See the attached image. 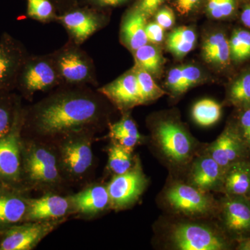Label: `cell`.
<instances>
[{
    "label": "cell",
    "mask_w": 250,
    "mask_h": 250,
    "mask_svg": "<svg viewBox=\"0 0 250 250\" xmlns=\"http://www.w3.org/2000/svg\"><path fill=\"white\" fill-rule=\"evenodd\" d=\"M108 167L116 174H124L132 168V158L129 149L119 143L113 145L108 151Z\"/></svg>",
    "instance_id": "d6a6232c"
},
{
    "label": "cell",
    "mask_w": 250,
    "mask_h": 250,
    "mask_svg": "<svg viewBox=\"0 0 250 250\" xmlns=\"http://www.w3.org/2000/svg\"><path fill=\"white\" fill-rule=\"evenodd\" d=\"M171 241L174 248L182 250H231L236 244L223 229L217 231L196 223H182L174 227Z\"/></svg>",
    "instance_id": "277c9868"
},
{
    "label": "cell",
    "mask_w": 250,
    "mask_h": 250,
    "mask_svg": "<svg viewBox=\"0 0 250 250\" xmlns=\"http://www.w3.org/2000/svg\"><path fill=\"white\" fill-rule=\"evenodd\" d=\"M135 65L155 75L160 71L162 65V56L159 49L152 45H146L139 47L134 52Z\"/></svg>",
    "instance_id": "f1b7e54d"
},
{
    "label": "cell",
    "mask_w": 250,
    "mask_h": 250,
    "mask_svg": "<svg viewBox=\"0 0 250 250\" xmlns=\"http://www.w3.org/2000/svg\"><path fill=\"white\" fill-rule=\"evenodd\" d=\"M225 171L208 154L197 158L190 172V185L208 192H222Z\"/></svg>",
    "instance_id": "9a60e30c"
},
{
    "label": "cell",
    "mask_w": 250,
    "mask_h": 250,
    "mask_svg": "<svg viewBox=\"0 0 250 250\" xmlns=\"http://www.w3.org/2000/svg\"><path fill=\"white\" fill-rule=\"evenodd\" d=\"M26 168L29 177L36 182L51 183L59 177L57 158L48 149L34 147L26 157Z\"/></svg>",
    "instance_id": "e0dca14e"
},
{
    "label": "cell",
    "mask_w": 250,
    "mask_h": 250,
    "mask_svg": "<svg viewBox=\"0 0 250 250\" xmlns=\"http://www.w3.org/2000/svg\"><path fill=\"white\" fill-rule=\"evenodd\" d=\"M62 85L50 53L30 55L18 75L16 89L23 97L32 98L36 92L49 91Z\"/></svg>",
    "instance_id": "3957f363"
},
{
    "label": "cell",
    "mask_w": 250,
    "mask_h": 250,
    "mask_svg": "<svg viewBox=\"0 0 250 250\" xmlns=\"http://www.w3.org/2000/svg\"><path fill=\"white\" fill-rule=\"evenodd\" d=\"M154 139L161 152L172 164H186L193 155L194 140L177 122L172 120L160 122L154 130Z\"/></svg>",
    "instance_id": "8992f818"
},
{
    "label": "cell",
    "mask_w": 250,
    "mask_h": 250,
    "mask_svg": "<svg viewBox=\"0 0 250 250\" xmlns=\"http://www.w3.org/2000/svg\"><path fill=\"white\" fill-rule=\"evenodd\" d=\"M241 19L246 27L250 28V4L245 6L241 13Z\"/></svg>",
    "instance_id": "7bdbcfd3"
},
{
    "label": "cell",
    "mask_w": 250,
    "mask_h": 250,
    "mask_svg": "<svg viewBox=\"0 0 250 250\" xmlns=\"http://www.w3.org/2000/svg\"><path fill=\"white\" fill-rule=\"evenodd\" d=\"M69 202L59 195H47L31 200L27 209V215L31 220H46L60 218L67 213Z\"/></svg>",
    "instance_id": "ffe728a7"
},
{
    "label": "cell",
    "mask_w": 250,
    "mask_h": 250,
    "mask_svg": "<svg viewBox=\"0 0 250 250\" xmlns=\"http://www.w3.org/2000/svg\"><path fill=\"white\" fill-rule=\"evenodd\" d=\"M21 97L14 92H0V139L9 134L21 111Z\"/></svg>",
    "instance_id": "cb8c5ba5"
},
{
    "label": "cell",
    "mask_w": 250,
    "mask_h": 250,
    "mask_svg": "<svg viewBox=\"0 0 250 250\" xmlns=\"http://www.w3.org/2000/svg\"><path fill=\"white\" fill-rule=\"evenodd\" d=\"M22 108L18 113L11 131L0 139V177L17 181L21 175L20 133L22 129Z\"/></svg>",
    "instance_id": "7c38bea8"
},
{
    "label": "cell",
    "mask_w": 250,
    "mask_h": 250,
    "mask_svg": "<svg viewBox=\"0 0 250 250\" xmlns=\"http://www.w3.org/2000/svg\"></svg>",
    "instance_id": "f6af8a7d"
},
{
    "label": "cell",
    "mask_w": 250,
    "mask_h": 250,
    "mask_svg": "<svg viewBox=\"0 0 250 250\" xmlns=\"http://www.w3.org/2000/svg\"><path fill=\"white\" fill-rule=\"evenodd\" d=\"M221 114L222 107L220 104L210 99H203L197 102L192 110L194 121L203 126L214 125L220 120Z\"/></svg>",
    "instance_id": "83f0119b"
},
{
    "label": "cell",
    "mask_w": 250,
    "mask_h": 250,
    "mask_svg": "<svg viewBox=\"0 0 250 250\" xmlns=\"http://www.w3.org/2000/svg\"><path fill=\"white\" fill-rule=\"evenodd\" d=\"M108 10L80 5L59 14L57 22L65 28L69 40L82 45L108 22Z\"/></svg>",
    "instance_id": "5b68a950"
},
{
    "label": "cell",
    "mask_w": 250,
    "mask_h": 250,
    "mask_svg": "<svg viewBox=\"0 0 250 250\" xmlns=\"http://www.w3.org/2000/svg\"><path fill=\"white\" fill-rule=\"evenodd\" d=\"M27 16L43 24L57 22L59 14L51 0H26Z\"/></svg>",
    "instance_id": "4dcf8cb0"
},
{
    "label": "cell",
    "mask_w": 250,
    "mask_h": 250,
    "mask_svg": "<svg viewBox=\"0 0 250 250\" xmlns=\"http://www.w3.org/2000/svg\"><path fill=\"white\" fill-rule=\"evenodd\" d=\"M98 90L122 111H127L142 104L137 79L133 68Z\"/></svg>",
    "instance_id": "8fae6325"
},
{
    "label": "cell",
    "mask_w": 250,
    "mask_h": 250,
    "mask_svg": "<svg viewBox=\"0 0 250 250\" xmlns=\"http://www.w3.org/2000/svg\"><path fill=\"white\" fill-rule=\"evenodd\" d=\"M229 41L231 60L240 62L250 58V32L242 29L233 31Z\"/></svg>",
    "instance_id": "836d02e7"
},
{
    "label": "cell",
    "mask_w": 250,
    "mask_h": 250,
    "mask_svg": "<svg viewBox=\"0 0 250 250\" xmlns=\"http://www.w3.org/2000/svg\"><path fill=\"white\" fill-rule=\"evenodd\" d=\"M75 208L86 214L97 213L104 210L111 203L107 188L95 186L77 194L72 198Z\"/></svg>",
    "instance_id": "7402d4cb"
},
{
    "label": "cell",
    "mask_w": 250,
    "mask_h": 250,
    "mask_svg": "<svg viewBox=\"0 0 250 250\" xmlns=\"http://www.w3.org/2000/svg\"><path fill=\"white\" fill-rule=\"evenodd\" d=\"M202 54L205 61L214 66H228L231 60L229 41L223 33L210 34L204 42Z\"/></svg>",
    "instance_id": "44dd1931"
},
{
    "label": "cell",
    "mask_w": 250,
    "mask_h": 250,
    "mask_svg": "<svg viewBox=\"0 0 250 250\" xmlns=\"http://www.w3.org/2000/svg\"><path fill=\"white\" fill-rule=\"evenodd\" d=\"M201 78L202 72L198 67L183 65L171 69L166 79V85L172 93L179 95L197 84Z\"/></svg>",
    "instance_id": "603a6c76"
},
{
    "label": "cell",
    "mask_w": 250,
    "mask_h": 250,
    "mask_svg": "<svg viewBox=\"0 0 250 250\" xmlns=\"http://www.w3.org/2000/svg\"><path fill=\"white\" fill-rule=\"evenodd\" d=\"M229 103L238 108L250 106V72L243 74L233 82L228 92Z\"/></svg>",
    "instance_id": "1f68e13d"
},
{
    "label": "cell",
    "mask_w": 250,
    "mask_h": 250,
    "mask_svg": "<svg viewBox=\"0 0 250 250\" xmlns=\"http://www.w3.org/2000/svg\"><path fill=\"white\" fill-rule=\"evenodd\" d=\"M148 42L153 44L160 43L164 39V29L154 21L147 23L146 27Z\"/></svg>",
    "instance_id": "60d3db41"
},
{
    "label": "cell",
    "mask_w": 250,
    "mask_h": 250,
    "mask_svg": "<svg viewBox=\"0 0 250 250\" xmlns=\"http://www.w3.org/2000/svg\"><path fill=\"white\" fill-rule=\"evenodd\" d=\"M62 146V156L64 167L74 176L82 175L93 162V152L88 139L73 138Z\"/></svg>",
    "instance_id": "2e32d148"
},
{
    "label": "cell",
    "mask_w": 250,
    "mask_h": 250,
    "mask_svg": "<svg viewBox=\"0 0 250 250\" xmlns=\"http://www.w3.org/2000/svg\"><path fill=\"white\" fill-rule=\"evenodd\" d=\"M59 14H62L65 11L80 6L81 0H51Z\"/></svg>",
    "instance_id": "b9f144b4"
},
{
    "label": "cell",
    "mask_w": 250,
    "mask_h": 250,
    "mask_svg": "<svg viewBox=\"0 0 250 250\" xmlns=\"http://www.w3.org/2000/svg\"><path fill=\"white\" fill-rule=\"evenodd\" d=\"M132 68L137 79L142 104L154 101L165 94V92L156 84L150 73L136 65Z\"/></svg>",
    "instance_id": "f546056e"
},
{
    "label": "cell",
    "mask_w": 250,
    "mask_h": 250,
    "mask_svg": "<svg viewBox=\"0 0 250 250\" xmlns=\"http://www.w3.org/2000/svg\"><path fill=\"white\" fill-rule=\"evenodd\" d=\"M207 192L190 184L177 183L169 188L166 199L177 213L188 216H204L216 208V204Z\"/></svg>",
    "instance_id": "52a82bcc"
},
{
    "label": "cell",
    "mask_w": 250,
    "mask_h": 250,
    "mask_svg": "<svg viewBox=\"0 0 250 250\" xmlns=\"http://www.w3.org/2000/svg\"><path fill=\"white\" fill-rule=\"evenodd\" d=\"M27 209L22 199L9 194H0V225L18 223L25 215Z\"/></svg>",
    "instance_id": "4316f807"
},
{
    "label": "cell",
    "mask_w": 250,
    "mask_h": 250,
    "mask_svg": "<svg viewBox=\"0 0 250 250\" xmlns=\"http://www.w3.org/2000/svg\"><path fill=\"white\" fill-rule=\"evenodd\" d=\"M222 192L225 195L250 197V160L237 161L224 173Z\"/></svg>",
    "instance_id": "d6986e66"
},
{
    "label": "cell",
    "mask_w": 250,
    "mask_h": 250,
    "mask_svg": "<svg viewBox=\"0 0 250 250\" xmlns=\"http://www.w3.org/2000/svg\"><path fill=\"white\" fill-rule=\"evenodd\" d=\"M197 36L195 31L188 27H180L169 34L167 47L178 58H182L195 47Z\"/></svg>",
    "instance_id": "d4e9b609"
},
{
    "label": "cell",
    "mask_w": 250,
    "mask_h": 250,
    "mask_svg": "<svg viewBox=\"0 0 250 250\" xmlns=\"http://www.w3.org/2000/svg\"><path fill=\"white\" fill-rule=\"evenodd\" d=\"M147 18L139 10L130 6L122 20L121 41L129 50L134 52L147 44L146 27Z\"/></svg>",
    "instance_id": "ac0fdd59"
},
{
    "label": "cell",
    "mask_w": 250,
    "mask_h": 250,
    "mask_svg": "<svg viewBox=\"0 0 250 250\" xmlns=\"http://www.w3.org/2000/svg\"><path fill=\"white\" fill-rule=\"evenodd\" d=\"M50 54L62 85H98L95 62L81 45L69 40Z\"/></svg>",
    "instance_id": "7a4b0ae2"
},
{
    "label": "cell",
    "mask_w": 250,
    "mask_h": 250,
    "mask_svg": "<svg viewBox=\"0 0 250 250\" xmlns=\"http://www.w3.org/2000/svg\"><path fill=\"white\" fill-rule=\"evenodd\" d=\"M105 97L89 85H62L22 108V128L43 136L87 134L107 118Z\"/></svg>",
    "instance_id": "6da1fadb"
},
{
    "label": "cell",
    "mask_w": 250,
    "mask_h": 250,
    "mask_svg": "<svg viewBox=\"0 0 250 250\" xmlns=\"http://www.w3.org/2000/svg\"><path fill=\"white\" fill-rule=\"evenodd\" d=\"M224 232L236 242L250 237V200L225 195L218 207Z\"/></svg>",
    "instance_id": "9c48e42d"
},
{
    "label": "cell",
    "mask_w": 250,
    "mask_h": 250,
    "mask_svg": "<svg viewBox=\"0 0 250 250\" xmlns=\"http://www.w3.org/2000/svg\"><path fill=\"white\" fill-rule=\"evenodd\" d=\"M154 21L164 29H170L175 22V13L170 6L164 4L154 14Z\"/></svg>",
    "instance_id": "74e56055"
},
{
    "label": "cell",
    "mask_w": 250,
    "mask_h": 250,
    "mask_svg": "<svg viewBox=\"0 0 250 250\" xmlns=\"http://www.w3.org/2000/svg\"><path fill=\"white\" fill-rule=\"evenodd\" d=\"M134 1V0H81L80 5L109 11L112 8L120 7Z\"/></svg>",
    "instance_id": "ab89813d"
},
{
    "label": "cell",
    "mask_w": 250,
    "mask_h": 250,
    "mask_svg": "<svg viewBox=\"0 0 250 250\" xmlns=\"http://www.w3.org/2000/svg\"><path fill=\"white\" fill-rule=\"evenodd\" d=\"M236 8V0H207L205 11L210 18L220 20L232 16Z\"/></svg>",
    "instance_id": "e575fe53"
},
{
    "label": "cell",
    "mask_w": 250,
    "mask_h": 250,
    "mask_svg": "<svg viewBox=\"0 0 250 250\" xmlns=\"http://www.w3.org/2000/svg\"><path fill=\"white\" fill-rule=\"evenodd\" d=\"M235 247L236 250H250V237L237 241Z\"/></svg>",
    "instance_id": "ee69618b"
},
{
    "label": "cell",
    "mask_w": 250,
    "mask_h": 250,
    "mask_svg": "<svg viewBox=\"0 0 250 250\" xmlns=\"http://www.w3.org/2000/svg\"><path fill=\"white\" fill-rule=\"evenodd\" d=\"M30 55L21 41L7 32L0 37V92H14L20 70Z\"/></svg>",
    "instance_id": "ba28073f"
},
{
    "label": "cell",
    "mask_w": 250,
    "mask_h": 250,
    "mask_svg": "<svg viewBox=\"0 0 250 250\" xmlns=\"http://www.w3.org/2000/svg\"><path fill=\"white\" fill-rule=\"evenodd\" d=\"M168 0H134L131 6L139 10L146 17L154 16L158 9Z\"/></svg>",
    "instance_id": "f35d334b"
},
{
    "label": "cell",
    "mask_w": 250,
    "mask_h": 250,
    "mask_svg": "<svg viewBox=\"0 0 250 250\" xmlns=\"http://www.w3.org/2000/svg\"><path fill=\"white\" fill-rule=\"evenodd\" d=\"M231 125L250 153V106L240 108L236 121Z\"/></svg>",
    "instance_id": "d590c367"
},
{
    "label": "cell",
    "mask_w": 250,
    "mask_h": 250,
    "mask_svg": "<svg viewBox=\"0 0 250 250\" xmlns=\"http://www.w3.org/2000/svg\"><path fill=\"white\" fill-rule=\"evenodd\" d=\"M170 6L181 16H188L205 7L207 0H168Z\"/></svg>",
    "instance_id": "8d00e7d4"
},
{
    "label": "cell",
    "mask_w": 250,
    "mask_h": 250,
    "mask_svg": "<svg viewBox=\"0 0 250 250\" xmlns=\"http://www.w3.org/2000/svg\"><path fill=\"white\" fill-rule=\"evenodd\" d=\"M52 229L49 223H31L14 227L6 233L0 244L1 250L33 249Z\"/></svg>",
    "instance_id": "5bb4252c"
},
{
    "label": "cell",
    "mask_w": 250,
    "mask_h": 250,
    "mask_svg": "<svg viewBox=\"0 0 250 250\" xmlns=\"http://www.w3.org/2000/svg\"><path fill=\"white\" fill-rule=\"evenodd\" d=\"M146 184L147 179L139 167L116 175L107 187L112 206L123 208L132 205L144 191Z\"/></svg>",
    "instance_id": "30bf717a"
},
{
    "label": "cell",
    "mask_w": 250,
    "mask_h": 250,
    "mask_svg": "<svg viewBox=\"0 0 250 250\" xmlns=\"http://www.w3.org/2000/svg\"><path fill=\"white\" fill-rule=\"evenodd\" d=\"M207 154L221 166L224 171L237 161L249 159L250 155L231 124L228 125L218 139L210 145Z\"/></svg>",
    "instance_id": "4fadbf2b"
},
{
    "label": "cell",
    "mask_w": 250,
    "mask_h": 250,
    "mask_svg": "<svg viewBox=\"0 0 250 250\" xmlns=\"http://www.w3.org/2000/svg\"><path fill=\"white\" fill-rule=\"evenodd\" d=\"M109 126L111 137L129 150L137 145L141 139L136 123L127 115Z\"/></svg>",
    "instance_id": "484cf974"
}]
</instances>
